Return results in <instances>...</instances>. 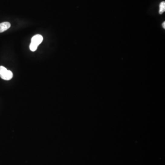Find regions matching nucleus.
<instances>
[{
  "instance_id": "7ed1b4c3",
  "label": "nucleus",
  "mask_w": 165,
  "mask_h": 165,
  "mask_svg": "<svg viewBox=\"0 0 165 165\" xmlns=\"http://www.w3.org/2000/svg\"><path fill=\"white\" fill-rule=\"evenodd\" d=\"M11 27L10 23L8 22H3L0 24V33H2L3 32L9 29Z\"/></svg>"
},
{
  "instance_id": "39448f33",
  "label": "nucleus",
  "mask_w": 165,
  "mask_h": 165,
  "mask_svg": "<svg viewBox=\"0 0 165 165\" xmlns=\"http://www.w3.org/2000/svg\"><path fill=\"white\" fill-rule=\"evenodd\" d=\"M162 27H163V28L165 29V22H163V24H162Z\"/></svg>"
},
{
  "instance_id": "f03ea898",
  "label": "nucleus",
  "mask_w": 165,
  "mask_h": 165,
  "mask_svg": "<svg viewBox=\"0 0 165 165\" xmlns=\"http://www.w3.org/2000/svg\"><path fill=\"white\" fill-rule=\"evenodd\" d=\"M0 77L5 80H9L13 77V73L10 70H8L6 67L0 66Z\"/></svg>"
},
{
  "instance_id": "f257e3e1",
  "label": "nucleus",
  "mask_w": 165,
  "mask_h": 165,
  "mask_svg": "<svg viewBox=\"0 0 165 165\" xmlns=\"http://www.w3.org/2000/svg\"><path fill=\"white\" fill-rule=\"evenodd\" d=\"M43 38L42 35L36 34L32 38L30 46V49L32 51H35L38 46L42 43Z\"/></svg>"
},
{
  "instance_id": "20e7f679",
  "label": "nucleus",
  "mask_w": 165,
  "mask_h": 165,
  "mask_svg": "<svg viewBox=\"0 0 165 165\" xmlns=\"http://www.w3.org/2000/svg\"><path fill=\"white\" fill-rule=\"evenodd\" d=\"M159 13L161 15L165 11V2H162L160 4Z\"/></svg>"
}]
</instances>
